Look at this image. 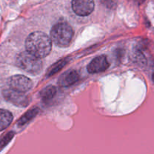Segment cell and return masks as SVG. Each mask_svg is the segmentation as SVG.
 Wrapping results in <instances>:
<instances>
[{
  "mask_svg": "<svg viewBox=\"0 0 154 154\" xmlns=\"http://www.w3.org/2000/svg\"><path fill=\"white\" fill-rule=\"evenodd\" d=\"M3 96L8 102L18 107H26L29 105V99L24 93L15 91L11 88L3 90Z\"/></svg>",
  "mask_w": 154,
  "mask_h": 154,
  "instance_id": "5b68a950",
  "label": "cell"
},
{
  "mask_svg": "<svg viewBox=\"0 0 154 154\" xmlns=\"http://www.w3.org/2000/svg\"><path fill=\"white\" fill-rule=\"evenodd\" d=\"M79 80V74L75 70H69L62 74L58 80V84L63 87H70Z\"/></svg>",
  "mask_w": 154,
  "mask_h": 154,
  "instance_id": "ba28073f",
  "label": "cell"
},
{
  "mask_svg": "<svg viewBox=\"0 0 154 154\" xmlns=\"http://www.w3.org/2000/svg\"><path fill=\"white\" fill-rule=\"evenodd\" d=\"M109 63L106 57L104 55L99 56L93 59L87 66V71L90 73H99L103 72L108 69Z\"/></svg>",
  "mask_w": 154,
  "mask_h": 154,
  "instance_id": "52a82bcc",
  "label": "cell"
},
{
  "mask_svg": "<svg viewBox=\"0 0 154 154\" xmlns=\"http://www.w3.org/2000/svg\"><path fill=\"white\" fill-rule=\"evenodd\" d=\"M153 81H154V73H153Z\"/></svg>",
  "mask_w": 154,
  "mask_h": 154,
  "instance_id": "e0dca14e",
  "label": "cell"
},
{
  "mask_svg": "<svg viewBox=\"0 0 154 154\" xmlns=\"http://www.w3.org/2000/svg\"><path fill=\"white\" fill-rule=\"evenodd\" d=\"M73 35V29L69 23L60 22L53 26L51 31V38L57 46L66 47L70 44Z\"/></svg>",
  "mask_w": 154,
  "mask_h": 154,
  "instance_id": "7a4b0ae2",
  "label": "cell"
},
{
  "mask_svg": "<svg viewBox=\"0 0 154 154\" xmlns=\"http://www.w3.org/2000/svg\"><path fill=\"white\" fill-rule=\"evenodd\" d=\"M134 59H135V61L137 62L138 63H141V64H144V63H145V58L144 57H143L141 53L140 52H137L135 54V57Z\"/></svg>",
  "mask_w": 154,
  "mask_h": 154,
  "instance_id": "5bb4252c",
  "label": "cell"
},
{
  "mask_svg": "<svg viewBox=\"0 0 154 154\" xmlns=\"http://www.w3.org/2000/svg\"><path fill=\"white\" fill-rule=\"evenodd\" d=\"M38 112V109L37 108H32V109H31L30 111H29L28 112L26 113V114L23 117H22L20 119L19 122H18V125H19V126H22V125L25 124L26 122H28L29 120H30L32 118H33V117L37 114Z\"/></svg>",
  "mask_w": 154,
  "mask_h": 154,
  "instance_id": "7c38bea8",
  "label": "cell"
},
{
  "mask_svg": "<svg viewBox=\"0 0 154 154\" xmlns=\"http://www.w3.org/2000/svg\"><path fill=\"white\" fill-rule=\"evenodd\" d=\"M51 48L52 40L43 32H33L29 35L26 40L27 52L40 59L47 57L51 52Z\"/></svg>",
  "mask_w": 154,
  "mask_h": 154,
  "instance_id": "6da1fadb",
  "label": "cell"
},
{
  "mask_svg": "<svg viewBox=\"0 0 154 154\" xmlns=\"http://www.w3.org/2000/svg\"><path fill=\"white\" fill-rule=\"evenodd\" d=\"M72 9L79 16H87L94 10V0H72Z\"/></svg>",
  "mask_w": 154,
  "mask_h": 154,
  "instance_id": "8992f818",
  "label": "cell"
},
{
  "mask_svg": "<svg viewBox=\"0 0 154 154\" xmlns=\"http://www.w3.org/2000/svg\"><path fill=\"white\" fill-rule=\"evenodd\" d=\"M69 60L68 58L63 59V60H60V61L57 62L56 63H54V65L51 66L49 68V69L48 70V72H47V76L51 77L52 75H54V74L57 73L58 72H60L68 63H69Z\"/></svg>",
  "mask_w": 154,
  "mask_h": 154,
  "instance_id": "30bf717a",
  "label": "cell"
},
{
  "mask_svg": "<svg viewBox=\"0 0 154 154\" xmlns=\"http://www.w3.org/2000/svg\"><path fill=\"white\" fill-rule=\"evenodd\" d=\"M132 1H133L134 2L136 3V4L141 5L142 4V3H144V2H145V0H132Z\"/></svg>",
  "mask_w": 154,
  "mask_h": 154,
  "instance_id": "2e32d148",
  "label": "cell"
},
{
  "mask_svg": "<svg viewBox=\"0 0 154 154\" xmlns=\"http://www.w3.org/2000/svg\"><path fill=\"white\" fill-rule=\"evenodd\" d=\"M9 88L20 92V93H26L31 90L32 87V81L27 77L22 75H16L11 77L8 81Z\"/></svg>",
  "mask_w": 154,
  "mask_h": 154,
  "instance_id": "277c9868",
  "label": "cell"
},
{
  "mask_svg": "<svg viewBox=\"0 0 154 154\" xmlns=\"http://www.w3.org/2000/svg\"><path fill=\"white\" fill-rule=\"evenodd\" d=\"M16 64L20 69L32 75H38L42 69V61L40 58L25 51L18 54Z\"/></svg>",
  "mask_w": 154,
  "mask_h": 154,
  "instance_id": "3957f363",
  "label": "cell"
},
{
  "mask_svg": "<svg viewBox=\"0 0 154 154\" xmlns=\"http://www.w3.org/2000/svg\"><path fill=\"white\" fill-rule=\"evenodd\" d=\"M102 4L105 5L106 7L109 8H114L116 6V1L115 0H101Z\"/></svg>",
  "mask_w": 154,
  "mask_h": 154,
  "instance_id": "9a60e30c",
  "label": "cell"
},
{
  "mask_svg": "<svg viewBox=\"0 0 154 154\" xmlns=\"http://www.w3.org/2000/svg\"><path fill=\"white\" fill-rule=\"evenodd\" d=\"M13 136H14L13 132H9L8 134H7V135H6L5 136L4 138L0 141V149L4 147L5 146L6 144H7L12 139Z\"/></svg>",
  "mask_w": 154,
  "mask_h": 154,
  "instance_id": "4fadbf2b",
  "label": "cell"
},
{
  "mask_svg": "<svg viewBox=\"0 0 154 154\" xmlns=\"http://www.w3.org/2000/svg\"><path fill=\"white\" fill-rule=\"evenodd\" d=\"M13 120V115L10 111L0 109V131L5 129Z\"/></svg>",
  "mask_w": 154,
  "mask_h": 154,
  "instance_id": "9c48e42d",
  "label": "cell"
},
{
  "mask_svg": "<svg viewBox=\"0 0 154 154\" xmlns=\"http://www.w3.org/2000/svg\"><path fill=\"white\" fill-rule=\"evenodd\" d=\"M57 93V88L53 85H49L44 88L40 93V96L43 100H51L55 96Z\"/></svg>",
  "mask_w": 154,
  "mask_h": 154,
  "instance_id": "8fae6325",
  "label": "cell"
}]
</instances>
